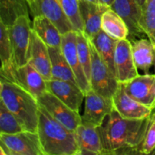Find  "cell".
I'll return each mask as SVG.
<instances>
[{
	"instance_id": "1",
	"label": "cell",
	"mask_w": 155,
	"mask_h": 155,
	"mask_svg": "<svg viewBox=\"0 0 155 155\" xmlns=\"http://www.w3.org/2000/svg\"><path fill=\"white\" fill-rule=\"evenodd\" d=\"M149 117L145 120L125 119L114 109L98 127L102 155L136 154V148L143 141Z\"/></svg>"
},
{
	"instance_id": "2",
	"label": "cell",
	"mask_w": 155,
	"mask_h": 155,
	"mask_svg": "<svg viewBox=\"0 0 155 155\" xmlns=\"http://www.w3.org/2000/svg\"><path fill=\"white\" fill-rule=\"evenodd\" d=\"M36 133L44 155H81L74 132L55 120L41 105Z\"/></svg>"
},
{
	"instance_id": "3",
	"label": "cell",
	"mask_w": 155,
	"mask_h": 155,
	"mask_svg": "<svg viewBox=\"0 0 155 155\" xmlns=\"http://www.w3.org/2000/svg\"><path fill=\"white\" fill-rule=\"evenodd\" d=\"M0 98L27 131L37 132L39 104L37 98L16 83L1 78Z\"/></svg>"
},
{
	"instance_id": "4",
	"label": "cell",
	"mask_w": 155,
	"mask_h": 155,
	"mask_svg": "<svg viewBox=\"0 0 155 155\" xmlns=\"http://www.w3.org/2000/svg\"><path fill=\"white\" fill-rule=\"evenodd\" d=\"M91 50L90 86L92 90L107 98H112L120 83L98 51L89 41Z\"/></svg>"
},
{
	"instance_id": "5",
	"label": "cell",
	"mask_w": 155,
	"mask_h": 155,
	"mask_svg": "<svg viewBox=\"0 0 155 155\" xmlns=\"http://www.w3.org/2000/svg\"><path fill=\"white\" fill-rule=\"evenodd\" d=\"M0 155H44L37 133H0Z\"/></svg>"
},
{
	"instance_id": "6",
	"label": "cell",
	"mask_w": 155,
	"mask_h": 155,
	"mask_svg": "<svg viewBox=\"0 0 155 155\" xmlns=\"http://www.w3.org/2000/svg\"><path fill=\"white\" fill-rule=\"evenodd\" d=\"M0 75L2 79L16 83L36 98L47 91L46 80L29 63L19 68L15 66L7 71H2Z\"/></svg>"
},
{
	"instance_id": "7",
	"label": "cell",
	"mask_w": 155,
	"mask_h": 155,
	"mask_svg": "<svg viewBox=\"0 0 155 155\" xmlns=\"http://www.w3.org/2000/svg\"><path fill=\"white\" fill-rule=\"evenodd\" d=\"M32 29L29 16L20 17L11 27H8L13 60L16 68L24 66L28 62Z\"/></svg>"
},
{
	"instance_id": "8",
	"label": "cell",
	"mask_w": 155,
	"mask_h": 155,
	"mask_svg": "<svg viewBox=\"0 0 155 155\" xmlns=\"http://www.w3.org/2000/svg\"><path fill=\"white\" fill-rule=\"evenodd\" d=\"M37 100L39 105L45 108L55 120L70 131L74 132L77 127L82 124V117L80 113L70 108L49 91H45Z\"/></svg>"
},
{
	"instance_id": "9",
	"label": "cell",
	"mask_w": 155,
	"mask_h": 155,
	"mask_svg": "<svg viewBox=\"0 0 155 155\" xmlns=\"http://www.w3.org/2000/svg\"><path fill=\"white\" fill-rule=\"evenodd\" d=\"M114 109L112 98H107L89 89L85 95V110L81 116L82 123L99 127Z\"/></svg>"
},
{
	"instance_id": "10",
	"label": "cell",
	"mask_w": 155,
	"mask_h": 155,
	"mask_svg": "<svg viewBox=\"0 0 155 155\" xmlns=\"http://www.w3.org/2000/svg\"><path fill=\"white\" fill-rule=\"evenodd\" d=\"M110 8L127 24L130 31L128 39L130 42L146 35L142 26V9L137 0H114Z\"/></svg>"
},
{
	"instance_id": "11",
	"label": "cell",
	"mask_w": 155,
	"mask_h": 155,
	"mask_svg": "<svg viewBox=\"0 0 155 155\" xmlns=\"http://www.w3.org/2000/svg\"><path fill=\"white\" fill-rule=\"evenodd\" d=\"M124 85L126 92L140 104L155 110V74L138 75Z\"/></svg>"
},
{
	"instance_id": "12",
	"label": "cell",
	"mask_w": 155,
	"mask_h": 155,
	"mask_svg": "<svg viewBox=\"0 0 155 155\" xmlns=\"http://www.w3.org/2000/svg\"><path fill=\"white\" fill-rule=\"evenodd\" d=\"M114 67L115 76L120 83H127L139 74L133 59L131 42L128 39L117 41Z\"/></svg>"
},
{
	"instance_id": "13",
	"label": "cell",
	"mask_w": 155,
	"mask_h": 155,
	"mask_svg": "<svg viewBox=\"0 0 155 155\" xmlns=\"http://www.w3.org/2000/svg\"><path fill=\"white\" fill-rule=\"evenodd\" d=\"M61 51L75 75L79 86L86 95V92L91 89V86L79 60L76 30H71L62 34Z\"/></svg>"
},
{
	"instance_id": "14",
	"label": "cell",
	"mask_w": 155,
	"mask_h": 155,
	"mask_svg": "<svg viewBox=\"0 0 155 155\" xmlns=\"http://www.w3.org/2000/svg\"><path fill=\"white\" fill-rule=\"evenodd\" d=\"M114 110L122 117L128 120H145L153 113L152 109L140 104L126 92L124 85L120 83L112 97Z\"/></svg>"
},
{
	"instance_id": "15",
	"label": "cell",
	"mask_w": 155,
	"mask_h": 155,
	"mask_svg": "<svg viewBox=\"0 0 155 155\" xmlns=\"http://www.w3.org/2000/svg\"><path fill=\"white\" fill-rule=\"evenodd\" d=\"M29 6L33 18L38 15L46 17L55 24L61 34L74 30L58 0H33Z\"/></svg>"
},
{
	"instance_id": "16",
	"label": "cell",
	"mask_w": 155,
	"mask_h": 155,
	"mask_svg": "<svg viewBox=\"0 0 155 155\" xmlns=\"http://www.w3.org/2000/svg\"><path fill=\"white\" fill-rule=\"evenodd\" d=\"M28 62L40 73L46 81L51 80V64L48 46L39 37L32 29L30 48L28 51Z\"/></svg>"
},
{
	"instance_id": "17",
	"label": "cell",
	"mask_w": 155,
	"mask_h": 155,
	"mask_svg": "<svg viewBox=\"0 0 155 155\" xmlns=\"http://www.w3.org/2000/svg\"><path fill=\"white\" fill-rule=\"evenodd\" d=\"M47 90L63 101L70 108L80 113L85 93L77 84L65 80L51 79L46 81Z\"/></svg>"
},
{
	"instance_id": "18",
	"label": "cell",
	"mask_w": 155,
	"mask_h": 155,
	"mask_svg": "<svg viewBox=\"0 0 155 155\" xmlns=\"http://www.w3.org/2000/svg\"><path fill=\"white\" fill-rule=\"evenodd\" d=\"M79 3L84 28L83 33L88 38H92L101 30V17L103 13L110 7L87 0H79Z\"/></svg>"
},
{
	"instance_id": "19",
	"label": "cell",
	"mask_w": 155,
	"mask_h": 155,
	"mask_svg": "<svg viewBox=\"0 0 155 155\" xmlns=\"http://www.w3.org/2000/svg\"><path fill=\"white\" fill-rule=\"evenodd\" d=\"M81 154L102 155V144L98 127L82 123L74 131Z\"/></svg>"
},
{
	"instance_id": "20",
	"label": "cell",
	"mask_w": 155,
	"mask_h": 155,
	"mask_svg": "<svg viewBox=\"0 0 155 155\" xmlns=\"http://www.w3.org/2000/svg\"><path fill=\"white\" fill-rule=\"evenodd\" d=\"M133 59L138 70L145 74L155 64V45L149 39L140 38L131 41Z\"/></svg>"
},
{
	"instance_id": "21",
	"label": "cell",
	"mask_w": 155,
	"mask_h": 155,
	"mask_svg": "<svg viewBox=\"0 0 155 155\" xmlns=\"http://www.w3.org/2000/svg\"><path fill=\"white\" fill-rule=\"evenodd\" d=\"M32 28L48 47L61 48V33L46 17L42 15L34 17Z\"/></svg>"
},
{
	"instance_id": "22",
	"label": "cell",
	"mask_w": 155,
	"mask_h": 155,
	"mask_svg": "<svg viewBox=\"0 0 155 155\" xmlns=\"http://www.w3.org/2000/svg\"><path fill=\"white\" fill-rule=\"evenodd\" d=\"M101 27L104 33L116 40L128 39L130 34L125 21L111 8H108L103 13Z\"/></svg>"
},
{
	"instance_id": "23",
	"label": "cell",
	"mask_w": 155,
	"mask_h": 155,
	"mask_svg": "<svg viewBox=\"0 0 155 155\" xmlns=\"http://www.w3.org/2000/svg\"><path fill=\"white\" fill-rule=\"evenodd\" d=\"M88 39L96 48L98 54L107 64L110 71L115 75L114 51L117 40L110 37L102 30H100L92 38Z\"/></svg>"
},
{
	"instance_id": "24",
	"label": "cell",
	"mask_w": 155,
	"mask_h": 155,
	"mask_svg": "<svg viewBox=\"0 0 155 155\" xmlns=\"http://www.w3.org/2000/svg\"><path fill=\"white\" fill-rule=\"evenodd\" d=\"M27 0H0V22L11 27L18 18L29 16Z\"/></svg>"
},
{
	"instance_id": "25",
	"label": "cell",
	"mask_w": 155,
	"mask_h": 155,
	"mask_svg": "<svg viewBox=\"0 0 155 155\" xmlns=\"http://www.w3.org/2000/svg\"><path fill=\"white\" fill-rule=\"evenodd\" d=\"M48 51L51 58L52 79L65 80L78 85L72 69L62 53L61 48L48 47Z\"/></svg>"
},
{
	"instance_id": "26",
	"label": "cell",
	"mask_w": 155,
	"mask_h": 155,
	"mask_svg": "<svg viewBox=\"0 0 155 155\" xmlns=\"http://www.w3.org/2000/svg\"><path fill=\"white\" fill-rule=\"evenodd\" d=\"M0 59L2 64L0 70H8L15 66L8 27L2 22H0Z\"/></svg>"
},
{
	"instance_id": "27",
	"label": "cell",
	"mask_w": 155,
	"mask_h": 155,
	"mask_svg": "<svg viewBox=\"0 0 155 155\" xmlns=\"http://www.w3.org/2000/svg\"><path fill=\"white\" fill-rule=\"evenodd\" d=\"M77 48L79 60L85 74L90 83L91 77V50L89 41L83 32L77 31Z\"/></svg>"
},
{
	"instance_id": "28",
	"label": "cell",
	"mask_w": 155,
	"mask_h": 155,
	"mask_svg": "<svg viewBox=\"0 0 155 155\" xmlns=\"http://www.w3.org/2000/svg\"><path fill=\"white\" fill-rule=\"evenodd\" d=\"M24 130L16 117L0 100V133L15 134Z\"/></svg>"
},
{
	"instance_id": "29",
	"label": "cell",
	"mask_w": 155,
	"mask_h": 155,
	"mask_svg": "<svg viewBox=\"0 0 155 155\" xmlns=\"http://www.w3.org/2000/svg\"><path fill=\"white\" fill-rule=\"evenodd\" d=\"M142 26L146 36L155 45V0H145Z\"/></svg>"
},
{
	"instance_id": "30",
	"label": "cell",
	"mask_w": 155,
	"mask_h": 155,
	"mask_svg": "<svg viewBox=\"0 0 155 155\" xmlns=\"http://www.w3.org/2000/svg\"><path fill=\"white\" fill-rule=\"evenodd\" d=\"M58 2L74 30L84 32L83 21L80 15L79 0H58Z\"/></svg>"
},
{
	"instance_id": "31",
	"label": "cell",
	"mask_w": 155,
	"mask_h": 155,
	"mask_svg": "<svg viewBox=\"0 0 155 155\" xmlns=\"http://www.w3.org/2000/svg\"><path fill=\"white\" fill-rule=\"evenodd\" d=\"M155 151V112L150 116L148 127L142 143L136 148V154H150Z\"/></svg>"
},
{
	"instance_id": "32",
	"label": "cell",
	"mask_w": 155,
	"mask_h": 155,
	"mask_svg": "<svg viewBox=\"0 0 155 155\" xmlns=\"http://www.w3.org/2000/svg\"><path fill=\"white\" fill-rule=\"evenodd\" d=\"M98 2H99L100 4L110 8L111 7L112 4H113L114 0H98Z\"/></svg>"
},
{
	"instance_id": "33",
	"label": "cell",
	"mask_w": 155,
	"mask_h": 155,
	"mask_svg": "<svg viewBox=\"0 0 155 155\" xmlns=\"http://www.w3.org/2000/svg\"><path fill=\"white\" fill-rule=\"evenodd\" d=\"M138 2H139V5L141 6L142 9H143L144 5H145V0H137Z\"/></svg>"
},
{
	"instance_id": "34",
	"label": "cell",
	"mask_w": 155,
	"mask_h": 155,
	"mask_svg": "<svg viewBox=\"0 0 155 155\" xmlns=\"http://www.w3.org/2000/svg\"><path fill=\"white\" fill-rule=\"evenodd\" d=\"M87 1L92 2H94V3H97V4H98V3H99L98 0H87Z\"/></svg>"
},
{
	"instance_id": "35",
	"label": "cell",
	"mask_w": 155,
	"mask_h": 155,
	"mask_svg": "<svg viewBox=\"0 0 155 155\" xmlns=\"http://www.w3.org/2000/svg\"><path fill=\"white\" fill-rule=\"evenodd\" d=\"M27 2H28V3H29V5H30V4H31L32 2H33V0H27Z\"/></svg>"
},
{
	"instance_id": "36",
	"label": "cell",
	"mask_w": 155,
	"mask_h": 155,
	"mask_svg": "<svg viewBox=\"0 0 155 155\" xmlns=\"http://www.w3.org/2000/svg\"><path fill=\"white\" fill-rule=\"evenodd\" d=\"M154 71H155V64H154Z\"/></svg>"
}]
</instances>
